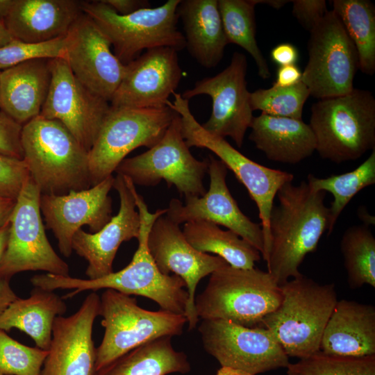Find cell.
Listing matches in <instances>:
<instances>
[{
  "instance_id": "15",
  "label": "cell",
  "mask_w": 375,
  "mask_h": 375,
  "mask_svg": "<svg viewBox=\"0 0 375 375\" xmlns=\"http://www.w3.org/2000/svg\"><path fill=\"white\" fill-rule=\"evenodd\" d=\"M247 72L245 55L235 51L223 71L197 81L193 88L181 94L187 100L201 94L209 96L212 99V112L201 126L213 135L231 138L239 148L244 143L245 133L253 117Z\"/></svg>"
},
{
  "instance_id": "51",
  "label": "cell",
  "mask_w": 375,
  "mask_h": 375,
  "mask_svg": "<svg viewBox=\"0 0 375 375\" xmlns=\"http://www.w3.org/2000/svg\"><path fill=\"white\" fill-rule=\"evenodd\" d=\"M13 3L14 0H0V20L4 22Z\"/></svg>"
},
{
  "instance_id": "18",
  "label": "cell",
  "mask_w": 375,
  "mask_h": 375,
  "mask_svg": "<svg viewBox=\"0 0 375 375\" xmlns=\"http://www.w3.org/2000/svg\"><path fill=\"white\" fill-rule=\"evenodd\" d=\"M147 247L160 272L173 273L185 282L188 294L185 317L189 330L197 326L195 292L204 277L228 263L217 256L195 249L185 239L179 225L166 215L158 217L151 225L147 237Z\"/></svg>"
},
{
  "instance_id": "48",
  "label": "cell",
  "mask_w": 375,
  "mask_h": 375,
  "mask_svg": "<svg viewBox=\"0 0 375 375\" xmlns=\"http://www.w3.org/2000/svg\"><path fill=\"white\" fill-rule=\"evenodd\" d=\"M10 221L0 227V260L5 252L8 235H9Z\"/></svg>"
},
{
  "instance_id": "23",
  "label": "cell",
  "mask_w": 375,
  "mask_h": 375,
  "mask_svg": "<svg viewBox=\"0 0 375 375\" xmlns=\"http://www.w3.org/2000/svg\"><path fill=\"white\" fill-rule=\"evenodd\" d=\"M119 197L117 214L99 231L87 233L80 228L72 240V250L88 261V279L105 276L112 271V263L122 242L137 238L140 217L128 178L117 174L113 187Z\"/></svg>"
},
{
  "instance_id": "3",
  "label": "cell",
  "mask_w": 375,
  "mask_h": 375,
  "mask_svg": "<svg viewBox=\"0 0 375 375\" xmlns=\"http://www.w3.org/2000/svg\"><path fill=\"white\" fill-rule=\"evenodd\" d=\"M21 142L23 160L42 194L92 187L88 151L60 122L38 115L22 126Z\"/></svg>"
},
{
  "instance_id": "34",
  "label": "cell",
  "mask_w": 375,
  "mask_h": 375,
  "mask_svg": "<svg viewBox=\"0 0 375 375\" xmlns=\"http://www.w3.org/2000/svg\"><path fill=\"white\" fill-rule=\"evenodd\" d=\"M307 183L315 191L328 192L333 200L328 208V235L331 234L341 212L352 198L363 188L375 183V149L369 157L352 171L326 178L310 174Z\"/></svg>"
},
{
  "instance_id": "12",
  "label": "cell",
  "mask_w": 375,
  "mask_h": 375,
  "mask_svg": "<svg viewBox=\"0 0 375 375\" xmlns=\"http://www.w3.org/2000/svg\"><path fill=\"white\" fill-rule=\"evenodd\" d=\"M208 167V158L199 160L192 155L177 114L156 144L140 155L125 158L115 172L135 185L152 187L164 180L169 188L174 185L181 195L188 198L206 193L203 180Z\"/></svg>"
},
{
  "instance_id": "2",
  "label": "cell",
  "mask_w": 375,
  "mask_h": 375,
  "mask_svg": "<svg viewBox=\"0 0 375 375\" xmlns=\"http://www.w3.org/2000/svg\"><path fill=\"white\" fill-rule=\"evenodd\" d=\"M326 192L315 191L307 182L284 184L278 191L269 220L267 272L281 285L302 274L306 256L315 251L329 222Z\"/></svg>"
},
{
  "instance_id": "39",
  "label": "cell",
  "mask_w": 375,
  "mask_h": 375,
  "mask_svg": "<svg viewBox=\"0 0 375 375\" xmlns=\"http://www.w3.org/2000/svg\"><path fill=\"white\" fill-rule=\"evenodd\" d=\"M66 35L47 42L33 43L13 39L0 47V70L38 58H65Z\"/></svg>"
},
{
  "instance_id": "25",
  "label": "cell",
  "mask_w": 375,
  "mask_h": 375,
  "mask_svg": "<svg viewBox=\"0 0 375 375\" xmlns=\"http://www.w3.org/2000/svg\"><path fill=\"white\" fill-rule=\"evenodd\" d=\"M50 60L33 59L1 71L0 110L22 126L40 115L51 83Z\"/></svg>"
},
{
  "instance_id": "21",
  "label": "cell",
  "mask_w": 375,
  "mask_h": 375,
  "mask_svg": "<svg viewBox=\"0 0 375 375\" xmlns=\"http://www.w3.org/2000/svg\"><path fill=\"white\" fill-rule=\"evenodd\" d=\"M178 52L168 47H156L146 50L127 64L110 106L133 108L167 106L183 75Z\"/></svg>"
},
{
  "instance_id": "5",
  "label": "cell",
  "mask_w": 375,
  "mask_h": 375,
  "mask_svg": "<svg viewBox=\"0 0 375 375\" xmlns=\"http://www.w3.org/2000/svg\"><path fill=\"white\" fill-rule=\"evenodd\" d=\"M280 285L267 271L226 265L213 272L195 297L199 319H222L245 327H261L264 317L281 303Z\"/></svg>"
},
{
  "instance_id": "42",
  "label": "cell",
  "mask_w": 375,
  "mask_h": 375,
  "mask_svg": "<svg viewBox=\"0 0 375 375\" xmlns=\"http://www.w3.org/2000/svg\"><path fill=\"white\" fill-rule=\"evenodd\" d=\"M291 2L292 15L309 32L328 11L325 0H294Z\"/></svg>"
},
{
  "instance_id": "6",
  "label": "cell",
  "mask_w": 375,
  "mask_h": 375,
  "mask_svg": "<svg viewBox=\"0 0 375 375\" xmlns=\"http://www.w3.org/2000/svg\"><path fill=\"white\" fill-rule=\"evenodd\" d=\"M316 151L335 163L356 160L375 149V99L365 90L320 99L312 104L310 123Z\"/></svg>"
},
{
  "instance_id": "1",
  "label": "cell",
  "mask_w": 375,
  "mask_h": 375,
  "mask_svg": "<svg viewBox=\"0 0 375 375\" xmlns=\"http://www.w3.org/2000/svg\"><path fill=\"white\" fill-rule=\"evenodd\" d=\"M136 207L140 217L138 247L131 262L124 269L96 279L50 274H36L31 278L34 287L55 291L72 290L62 298L69 299L84 291L112 289L127 295H138L155 301L161 310L185 316L188 294L184 281L175 274H162L153 260L147 237L151 225L167 209L150 212L143 197L130 181Z\"/></svg>"
},
{
  "instance_id": "14",
  "label": "cell",
  "mask_w": 375,
  "mask_h": 375,
  "mask_svg": "<svg viewBox=\"0 0 375 375\" xmlns=\"http://www.w3.org/2000/svg\"><path fill=\"white\" fill-rule=\"evenodd\" d=\"M198 331L205 351L221 366L251 375L287 367L289 358L264 327L249 328L222 319H202Z\"/></svg>"
},
{
  "instance_id": "22",
  "label": "cell",
  "mask_w": 375,
  "mask_h": 375,
  "mask_svg": "<svg viewBox=\"0 0 375 375\" xmlns=\"http://www.w3.org/2000/svg\"><path fill=\"white\" fill-rule=\"evenodd\" d=\"M99 315L100 297L92 292L76 312L55 319L50 347L40 375L94 374L97 348L92 328Z\"/></svg>"
},
{
  "instance_id": "33",
  "label": "cell",
  "mask_w": 375,
  "mask_h": 375,
  "mask_svg": "<svg viewBox=\"0 0 375 375\" xmlns=\"http://www.w3.org/2000/svg\"><path fill=\"white\" fill-rule=\"evenodd\" d=\"M228 43L240 46L253 58L260 77H270V71L256 41L254 0H217Z\"/></svg>"
},
{
  "instance_id": "29",
  "label": "cell",
  "mask_w": 375,
  "mask_h": 375,
  "mask_svg": "<svg viewBox=\"0 0 375 375\" xmlns=\"http://www.w3.org/2000/svg\"><path fill=\"white\" fill-rule=\"evenodd\" d=\"M67 305L54 291L34 287L26 299L17 298L0 316V328L19 329L29 335L36 347L48 351L55 319L63 315Z\"/></svg>"
},
{
  "instance_id": "10",
  "label": "cell",
  "mask_w": 375,
  "mask_h": 375,
  "mask_svg": "<svg viewBox=\"0 0 375 375\" xmlns=\"http://www.w3.org/2000/svg\"><path fill=\"white\" fill-rule=\"evenodd\" d=\"M173 96L174 101H168L167 106L180 115L181 132L187 146L189 148H205L215 153L227 169L233 172L256 203L264 235L265 253L262 258L265 260L269 247V220L274 200L279 189L286 183L293 181L294 175L258 164L232 147L225 138L208 133L192 113L189 100L176 92Z\"/></svg>"
},
{
  "instance_id": "19",
  "label": "cell",
  "mask_w": 375,
  "mask_h": 375,
  "mask_svg": "<svg viewBox=\"0 0 375 375\" xmlns=\"http://www.w3.org/2000/svg\"><path fill=\"white\" fill-rule=\"evenodd\" d=\"M209 189L201 197L185 198V204L172 199L165 213L180 225L197 220L223 226L265 253L264 235L260 224L252 222L239 208L226 185L228 169L219 159L208 156Z\"/></svg>"
},
{
  "instance_id": "50",
  "label": "cell",
  "mask_w": 375,
  "mask_h": 375,
  "mask_svg": "<svg viewBox=\"0 0 375 375\" xmlns=\"http://www.w3.org/2000/svg\"><path fill=\"white\" fill-rule=\"evenodd\" d=\"M215 375H251L249 373L231 367L222 366Z\"/></svg>"
},
{
  "instance_id": "20",
  "label": "cell",
  "mask_w": 375,
  "mask_h": 375,
  "mask_svg": "<svg viewBox=\"0 0 375 375\" xmlns=\"http://www.w3.org/2000/svg\"><path fill=\"white\" fill-rule=\"evenodd\" d=\"M114 178L111 175L88 189L64 195L41 194L40 211L46 227L52 231L64 256H71L73 237L83 226L96 233L112 218L109 192Z\"/></svg>"
},
{
  "instance_id": "9",
  "label": "cell",
  "mask_w": 375,
  "mask_h": 375,
  "mask_svg": "<svg viewBox=\"0 0 375 375\" xmlns=\"http://www.w3.org/2000/svg\"><path fill=\"white\" fill-rule=\"evenodd\" d=\"M177 114L169 106L160 108L110 106L88 151L91 186L112 175L133 150L156 144Z\"/></svg>"
},
{
  "instance_id": "37",
  "label": "cell",
  "mask_w": 375,
  "mask_h": 375,
  "mask_svg": "<svg viewBox=\"0 0 375 375\" xmlns=\"http://www.w3.org/2000/svg\"><path fill=\"white\" fill-rule=\"evenodd\" d=\"M310 96L307 86L301 81L288 88L272 86L250 94L252 110L268 115L302 119L303 106Z\"/></svg>"
},
{
  "instance_id": "28",
  "label": "cell",
  "mask_w": 375,
  "mask_h": 375,
  "mask_svg": "<svg viewBox=\"0 0 375 375\" xmlns=\"http://www.w3.org/2000/svg\"><path fill=\"white\" fill-rule=\"evenodd\" d=\"M177 14L183 25L185 47L206 68L222 60L226 40L217 0H181Z\"/></svg>"
},
{
  "instance_id": "46",
  "label": "cell",
  "mask_w": 375,
  "mask_h": 375,
  "mask_svg": "<svg viewBox=\"0 0 375 375\" xmlns=\"http://www.w3.org/2000/svg\"><path fill=\"white\" fill-rule=\"evenodd\" d=\"M17 298L10 287L9 281L0 280V316Z\"/></svg>"
},
{
  "instance_id": "43",
  "label": "cell",
  "mask_w": 375,
  "mask_h": 375,
  "mask_svg": "<svg viewBox=\"0 0 375 375\" xmlns=\"http://www.w3.org/2000/svg\"><path fill=\"white\" fill-rule=\"evenodd\" d=\"M270 56L274 62L279 67L296 65L299 58V52L293 44L284 42L272 49Z\"/></svg>"
},
{
  "instance_id": "7",
  "label": "cell",
  "mask_w": 375,
  "mask_h": 375,
  "mask_svg": "<svg viewBox=\"0 0 375 375\" xmlns=\"http://www.w3.org/2000/svg\"><path fill=\"white\" fill-rule=\"evenodd\" d=\"M180 1L168 0L126 15L118 14L102 0L81 1V9L108 37L117 58L127 65L143 50L168 47L179 51L185 48L184 35L177 27Z\"/></svg>"
},
{
  "instance_id": "35",
  "label": "cell",
  "mask_w": 375,
  "mask_h": 375,
  "mask_svg": "<svg viewBox=\"0 0 375 375\" xmlns=\"http://www.w3.org/2000/svg\"><path fill=\"white\" fill-rule=\"evenodd\" d=\"M340 251L349 286L375 288V238L365 224L349 227L340 241Z\"/></svg>"
},
{
  "instance_id": "13",
  "label": "cell",
  "mask_w": 375,
  "mask_h": 375,
  "mask_svg": "<svg viewBox=\"0 0 375 375\" xmlns=\"http://www.w3.org/2000/svg\"><path fill=\"white\" fill-rule=\"evenodd\" d=\"M308 60L301 81L319 100L352 91L359 69L356 49L340 20L328 10L310 31Z\"/></svg>"
},
{
  "instance_id": "16",
  "label": "cell",
  "mask_w": 375,
  "mask_h": 375,
  "mask_svg": "<svg viewBox=\"0 0 375 375\" xmlns=\"http://www.w3.org/2000/svg\"><path fill=\"white\" fill-rule=\"evenodd\" d=\"M50 65L51 83L40 115L60 122L89 151L110 103L85 87L65 59H51Z\"/></svg>"
},
{
  "instance_id": "8",
  "label": "cell",
  "mask_w": 375,
  "mask_h": 375,
  "mask_svg": "<svg viewBox=\"0 0 375 375\" xmlns=\"http://www.w3.org/2000/svg\"><path fill=\"white\" fill-rule=\"evenodd\" d=\"M99 315L104 335L97 348L95 372L145 343L182 334L187 323L183 315L144 309L134 298L112 289L100 297Z\"/></svg>"
},
{
  "instance_id": "47",
  "label": "cell",
  "mask_w": 375,
  "mask_h": 375,
  "mask_svg": "<svg viewBox=\"0 0 375 375\" xmlns=\"http://www.w3.org/2000/svg\"><path fill=\"white\" fill-rule=\"evenodd\" d=\"M16 200L0 195V227L10 221Z\"/></svg>"
},
{
  "instance_id": "44",
  "label": "cell",
  "mask_w": 375,
  "mask_h": 375,
  "mask_svg": "<svg viewBox=\"0 0 375 375\" xmlns=\"http://www.w3.org/2000/svg\"><path fill=\"white\" fill-rule=\"evenodd\" d=\"M302 72L296 65L278 67L276 78L272 86L291 87L301 81Z\"/></svg>"
},
{
  "instance_id": "53",
  "label": "cell",
  "mask_w": 375,
  "mask_h": 375,
  "mask_svg": "<svg viewBox=\"0 0 375 375\" xmlns=\"http://www.w3.org/2000/svg\"><path fill=\"white\" fill-rule=\"evenodd\" d=\"M0 74H1V70H0Z\"/></svg>"
},
{
  "instance_id": "36",
  "label": "cell",
  "mask_w": 375,
  "mask_h": 375,
  "mask_svg": "<svg viewBox=\"0 0 375 375\" xmlns=\"http://www.w3.org/2000/svg\"><path fill=\"white\" fill-rule=\"evenodd\" d=\"M286 368L287 375H375V355L345 357L319 351Z\"/></svg>"
},
{
  "instance_id": "27",
  "label": "cell",
  "mask_w": 375,
  "mask_h": 375,
  "mask_svg": "<svg viewBox=\"0 0 375 375\" xmlns=\"http://www.w3.org/2000/svg\"><path fill=\"white\" fill-rule=\"evenodd\" d=\"M249 128V139L269 160L294 165L316 151L314 133L302 119L261 113Z\"/></svg>"
},
{
  "instance_id": "26",
  "label": "cell",
  "mask_w": 375,
  "mask_h": 375,
  "mask_svg": "<svg viewBox=\"0 0 375 375\" xmlns=\"http://www.w3.org/2000/svg\"><path fill=\"white\" fill-rule=\"evenodd\" d=\"M320 351L345 357L375 355V307L338 300L324 328Z\"/></svg>"
},
{
  "instance_id": "31",
  "label": "cell",
  "mask_w": 375,
  "mask_h": 375,
  "mask_svg": "<svg viewBox=\"0 0 375 375\" xmlns=\"http://www.w3.org/2000/svg\"><path fill=\"white\" fill-rule=\"evenodd\" d=\"M182 231L195 249L214 253L235 268H253L262 256L258 250L238 234L222 230L210 222L197 220L185 223Z\"/></svg>"
},
{
  "instance_id": "24",
  "label": "cell",
  "mask_w": 375,
  "mask_h": 375,
  "mask_svg": "<svg viewBox=\"0 0 375 375\" xmlns=\"http://www.w3.org/2000/svg\"><path fill=\"white\" fill-rule=\"evenodd\" d=\"M75 0H14L4 23L14 39L39 43L67 34L82 13Z\"/></svg>"
},
{
  "instance_id": "45",
  "label": "cell",
  "mask_w": 375,
  "mask_h": 375,
  "mask_svg": "<svg viewBox=\"0 0 375 375\" xmlns=\"http://www.w3.org/2000/svg\"><path fill=\"white\" fill-rule=\"evenodd\" d=\"M102 1L121 15H129L140 9L150 7V3L147 0H102Z\"/></svg>"
},
{
  "instance_id": "40",
  "label": "cell",
  "mask_w": 375,
  "mask_h": 375,
  "mask_svg": "<svg viewBox=\"0 0 375 375\" xmlns=\"http://www.w3.org/2000/svg\"><path fill=\"white\" fill-rule=\"evenodd\" d=\"M23 159L0 153V195L16 200L22 186L29 177Z\"/></svg>"
},
{
  "instance_id": "4",
  "label": "cell",
  "mask_w": 375,
  "mask_h": 375,
  "mask_svg": "<svg viewBox=\"0 0 375 375\" xmlns=\"http://www.w3.org/2000/svg\"><path fill=\"white\" fill-rule=\"evenodd\" d=\"M282 300L261 327L273 334L285 354L299 359L320 351L322 336L338 299L333 283L301 274L280 285Z\"/></svg>"
},
{
  "instance_id": "32",
  "label": "cell",
  "mask_w": 375,
  "mask_h": 375,
  "mask_svg": "<svg viewBox=\"0 0 375 375\" xmlns=\"http://www.w3.org/2000/svg\"><path fill=\"white\" fill-rule=\"evenodd\" d=\"M333 11L353 43L359 69L367 75L375 72V7L368 0H334Z\"/></svg>"
},
{
  "instance_id": "38",
  "label": "cell",
  "mask_w": 375,
  "mask_h": 375,
  "mask_svg": "<svg viewBox=\"0 0 375 375\" xmlns=\"http://www.w3.org/2000/svg\"><path fill=\"white\" fill-rule=\"evenodd\" d=\"M48 351L24 345L0 328V375H40Z\"/></svg>"
},
{
  "instance_id": "52",
  "label": "cell",
  "mask_w": 375,
  "mask_h": 375,
  "mask_svg": "<svg viewBox=\"0 0 375 375\" xmlns=\"http://www.w3.org/2000/svg\"><path fill=\"white\" fill-rule=\"evenodd\" d=\"M254 1L256 4L265 3L275 9H280L287 3L290 2V1L285 0H254Z\"/></svg>"
},
{
  "instance_id": "17",
  "label": "cell",
  "mask_w": 375,
  "mask_h": 375,
  "mask_svg": "<svg viewBox=\"0 0 375 375\" xmlns=\"http://www.w3.org/2000/svg\"><path fill=\"white\" fill-rule=\"evenodd\" d=\"M66 38L64 59L75 77L91 92L110 102L126 74V65L112 51L108 37L82 12Z\"/></svg>"
},
{
  "instance_id": "30",
  "label": "cell",
  "mask_w": 375,
  "mask_h": 375,
  "mask_svg": "<svg viewBox=\"0 0 375 375\" xmlns=\"http://www.w3.org/2000/svg\"><path fill=\"white\" fill-rule=\"evenodd\" d=\"M190 369L187 355L175 350L172 337L165 336L133 349L94 375H167Z\"/></svg>"
},
{
  "instance_id": "41",
  "label": "cell",
  "mask_w": 375,
  "mask_h": 375,
  "mask_svg": "<svg viewBox=\"0 0 375 375\" xmlns=\"http://www.w3.org/2000/svg\"><path fill=\"white\" fill-rule=\"evenodd\" d=\"M22 126L0 112V153L19 159L24 154L21 142Z\"/></svg>"
},
{
  "instance_id": "11",
  "label": "cell",
  "mask_w": 375,
  "mask_h": 375,
  "mask_svg": "<svg viewBox=\"0 0 375 375\" xmlns=\"http://www.w3.org/2000/svg\"><path fill=\"white\" fill-rule=\"evenodd\" d=\"M41 194L29 176L10 218L7 246L0 260V280L10 281L15 274L27 271L69 276V265L54 251L46 235L40 206Z\"/></svg>"
},
{
  "instance_id": "49",
  "label": "cell",
  "mask_w": 375,
  "mask_h": 375,
  "mask_svg": "<svg viewBox=\"0 0 375 375\" xmlns=\"http://www.w3.org/2000/svg\"><path fill=\"white\" fill-rule=\"evenodd\" d=\"M13 39L4 22L0 20V47L7 44Z\"/></svg>"
}]
</instances>
